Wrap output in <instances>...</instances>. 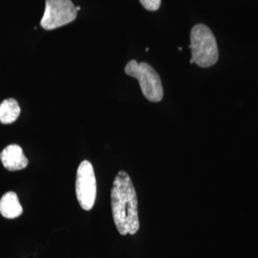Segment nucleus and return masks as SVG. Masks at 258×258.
I'll return each mask as SVG.
<instances>
[{"label": "nucleus", "mask_w": 258, "mask_h": 258, "mask_svg": "<svg viewBox=\"0 0 258 258\" xmlns=\"http://www.w3.org/2000/svg\"><path fill=\"white\" fill-rule=\"evenodd\" d=\"M77 16L78 10L71 0H46L40 25L47 31L55 30L73 22Z\"/></svg>", "instance_id": "nucleus-4"}, {"label": "nucleus", "mask_w": 258, "mask_h": 258, "mask_svg": "<svg viewBox=\"0 0 258 258\" xmlns=\"http://www.w3.org/2000/svg\"><path fill=\"white\" fill-rule=\"evenodd\" d=\"M140 2L145 9L153 12L159 10L162 0H140Z\"/></svg>", "instance_id": "nucleus-9"}, {"label": "nucleus", "mask_w": 258, "mask_h": 258, "mask_svg": "<svg viewBox=\"0 0 258 258\" xmlns=\"http://www.w3.org/2000/svg\"><path fill=\"white\" fill-rule=\"evenodd\" d=\"M124 72L138 81L142 92L149 102H159L163 100L162 81L151 65L147 62L139 63L135 59H132L125 66Z\"/></svg>", "instance_id": "nucleus-3"}, {"label": "nucleus", "mask_w": 258, "mask_h": 258, "mask_svg": "<svg viewBox=\"0 0 258 258\" xmlns=\"http://www.w3.org/2000/svg\"><path fill=\"white\" fill-rule=\"evenodd\" d=\"M20 106L15 99H7L0 103V122L10 124L18 120L20 115Z\"/></svg>", "instance_id": "nucleus-8"}, {"label": "nucleus", "mask_w": 258, "mask_h": 258, "mask_svg": "<svg viewBox=\"0 0 258 258\" xmlns=\"http://www.w3.org/2000/svg\"><path fill=\"white\" fill-rule=\"evenodd\" d=\"M113 220L121 235L136 234L140 228L138 197L134 184L125 171H120L111 189Z\"/></svg>", "instance_id": "nucleus-1"}, {"label": "nucleus", "mask_w": 258, "mask_h": 258, "mask_svg": "<svg viewBox=\"0 0 258 258\" xmlns=\"http://www.w3.org/2000/svg\"><path fill=\"white\" fill-rule=\"evenodd\" d=\"M76 195L84 211H91L97 197V181L92 164L84 160L77 170Z\"/></svg>", "instance_id": "nucleus-5"}, {"label": "nucleus", "mask_w": 258, "mask_h": 258, "mask_svg": "<svg viewBox=\"0 0 258 258\" xmlns=\"http://www.w3.org/2000/svg\"><path fill=\"white\" fill-rule=\"evenodd\" d=\"M0 161L10 171L22 170L28 166V159L19 145H10L0 153Z\"/></svg>", "instance_id": "nucleus-6"}, {"label": "nucleus", "mask_w": 258, "mask_h": 258, "mask_svg": "<svg viewBox=\"0 0 258 258\" xmlns=\"http://www.w3.org/2000/svg\"><path fill=\"white\" fill-rule=\"evenodd\" d=\"M22 212L23 209L16 192L9 191L2 196L0 199V213L3 217L15 219L20 216Z\"/></svg>", "instance_id": "nucleus-7"}, {"label": "nucleus", "mask_w": 258, "mask_h": 258, "mask_svg": "<svg viewBox=\"0 0 258 258\" xmlns=\"http://www.w3.org/2000/svg\"><path fill=\"white\" fill-rule=\"evenodd\" d=\"M191 59L190 63L209 68L215 64L219 57L216 38L212 30L204 24L195 25L190 32Z\"/></svg>", "instance_id": "nucleus-2"}]
</instances>
